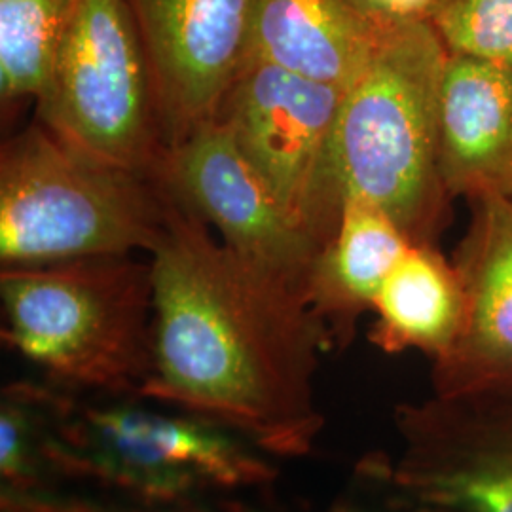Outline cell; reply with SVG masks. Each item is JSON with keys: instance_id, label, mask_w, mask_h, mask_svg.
I'll use <instances>...</instances> for the list:
<instances>
[{"instance_id": "cell-1", "label": "cell", "mask_w": 512, "mask_h": 512, "mask_svg": "<svg viewBox=\"0 0 512 512\" xmlns=\"http://www.w3.org/2000/svg\"><path fill=\"white\" fill-rule=\"evenodd\" d=\"M150 260L154 346L141 399L222 425L272 458L310 456L325 427L315 374L330 344L306 302L175 198Z\"/></svg>"}, {"instance_id": "cell-2", "label": "cell", "mask_w": 512, "mask_h": 512, "mask_svg": "<svg viewBox=\"0 0 512 512\" xmlns=\"http://www.w3.org/2000/svg\"><path fill=\"white\" fill-rule=\"evenodd\" d=\"M40 384L59 469L101 505L116 512H270L279 469L238 433L139 397Z\"/></svg>"}, {"instance_id": "cell-3", "label": "cell", "mask_w": 512, "mask_h": 512, "mask_svg": "<svg viewBox=\"0 0 512 512\" xmlns=\"http://www.w3.org/2000/svg\"><path fill=\"white\" fill-rule=\"evenodd\" d=\"M448 50L429 19L385 29L344 92L332 173L346 198L382 209L412 243H439L454 200L440 177V82Z\"/></svg>"}, {"instance_id": "cell-4", "label": "cell", "mask_w": 512, "mask_h": 512, "mask_svg": "<svg viewBox=\"0 0 512 512\" xmlns=\"http://www.w3.org/2000/svg\"><path fill=\"white\" fill-rule=\"evenodd\" d=\"M2 342L44 382L92 397H139L152 372L150 255L2 266Z\"/></svg>"}, {"instance_id": "cell-5", "label": "cell", "mask_w": 512, "mask_h": 512, "mask_svg": "<svg viewBox=\"0 0 512 512\" xmlns=\"http://www.w3.org/2000/svg\"><path fill=\"white\" fill-rule=\"evenodd\" d=\"M171 200L160 179L103 162L35 118L0 148V264L150 255Z\"/></svg>"}, {"instance_id": "cell-6", "label": "cell", "mask_w": 512, "mask_h": 512, "mask_svg": "<svg viewBox=\"0 0 512 512\" xmlns=\"http://www.w3.org/2000/svg\"><path fill=\"white\" fill-rule=\"evenodd\" d=\"M35 114L55 135L103 162L162 177L169 148L126 0L80 2Z\"/></svg>"}, {"instance_id": "cell-7", "label": "cell", "mask_w": 512, "mask_h": 512, "mask_svg": "<svg viewBox=\"0 0 512 512\" xmlns=\"http://www.w3.org/2000/svg\"><path fill=\"white\" fill-rule=\"evenodd\" d=\"M344 92L264 61H247L215 122L321 247L342 219L332 137Z\"/></svg>"}, {"instance_id": "cell-8", "label": "cell", "mask_w": 512, "mask_h": 512, "mask_svg": "<svg viewBox=\"0 0 512 512\" xmlns=\"http://www.w3.org/2000/svg\"><path fill=\"white\" fill-rule=\"evenodd\" d=\"M391 461L361 471L389 486L404 512H512V391L431 395L395 410Z\"/></svg>"}, {"instance_id": "cell-9", "label": "cell", "mask_w": 512, "mask_h": 512, "mask_svg": "<svg viewBox=\"0 0 512 512\" xmlns=\"http://www.w3.org/2000/svg\"><path fill=\"white\" fill-rule=\"evenodd\" d=\"M162 183L220 234L234 255L304 300L321 245L289 215L274 190L217 122L171 148Z\"/></svg>"}, {"instance_id": "cell-10", "label": "cell", "mask_w": 512, "mask_h": 512, "mask_svg": "<svg viewBox=\"0 0 512 512\" xmlns=\"http://www.w3.org/2000/svg\"><path fill=\"white\" fill-rule=\"evenodd\" d=\"M167 148L215 122L247 63L256 0H126Z\"/></svg>"}, {"instance_id": "cell-11", "label": "cell", "mask_w": 512, "mask_h": 512, "mask_svg": "<svg viewBox=\"0 0 512 512\" xmlns=\"http://www.w3.org/2000/svg\"><path fill=\"white\" fill-rule=\"evenodd\" d=\"M467 203L471 220L452 253L465 321L454 346L431 363L440 397L512 391V200Z\"/></svg>"}, {"instance_id": "cell-12", "label": "cell", "mask_w": 512, "mask_h": 512, "mask_svg": "<svg viewBox=\"0 0 512 512\" xmlns=\"http://www.w3.org/2000/svg\"><path fill=\"white\" fill-rule=\"evenodd\" d=\"M439 141L440 177L454 202L512 200V67L448 52Z\"/></svg>"}, {"instance_id": "cell-13", "label": "cell", "mask_w": 512, "mask_h": 512, "mask_svg": "<svg viewBox=\"0 0 512 512\" xmlns=\"http://www.w3.org/2000/svg\"><path fill=\"white\" fill-rule=\"evenodd\" d=\"M389 25L368 18L349 0H256L247 61L346 92Z\"/></svg>"}, {"instance_id": "cell-14", "label": "cell", "mask_w": 512, "mask_h": 512, "mask_svg": "<svg viewBox=\"0 0 512 512\" xmlns=\"http://www.w3.org/2000/svg\"><path fill=\"white\" fill-rule=\"evenodd\" d=\"M412 241L376 205L346 198L342 219L311 266L304 302L327 332L330 349L355 338L361 317L372 311L385 277Z\"/></svg>"}, {"instance_id": "cell-15", "label": "cell", "mask_w": 512, "mask_h": 512, "mask_svg": "<svg viewBox=\"0 0 512 512\" xmlns=\"http://www.w3.org/2000/svg\"><path fill=\"white\" fill-rule=\"evenodd\" d=\"M368 340L389 355L421 351L431 363L458 340L465 293L452 256L439 243H412L374 300Z\"/></svg>"}, {"instance_id": "cell-16", "label": "cell", "mask_w": 512, "mask_h": 512, "mask_svg": "<svg viewBox=\"0 0 512 512\" xmlns=\"http://www.w3.org/2000/svg\"><path fill=\"white\" fill-rule=\"evenodd\" d=\"M82 0H0L2 112L44 92Z\"/></svg>"}, {"instance_id": "cell-17", "label": "cell", "mask_w": 512, "mask_h": 512, "mask_svg": "<svg viewBox=\"0 0 512 512\" xmlns=\"http://www.w3.org/2000/svg\"><path fill=\"white\" fill-rule=\"evenodd\" d=\"M429 23L450 54L512 67V0H437Z\"/></svg>"}, {"instance_id": "cell-18", "label": "cell", "mask_w": 512, "mask_h": 512, "mask_svg": "<svg viewBox=\"0 0 512 512\" xmlns=\"http://www.w3.org/2000/svg\"><path fill=\"white\" fill-rule=\"evenodd\" d=\"M368 18L384 23L429 19L437 0H349Z\"/></svg>"}]
</instances>
